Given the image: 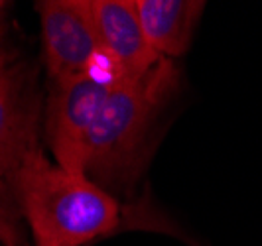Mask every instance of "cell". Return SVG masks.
<instances>
[{
    "label": "cell",
    "mask_w": 262,
    "mask_h": 246,
    "mask_svg": "<svg viewBox=\"0 0 262 246\" xmlns=\"http://www.w3.org/2000/svg\"><path fill=\"white\" fill-rule=\"evenodd\" d=\"M178 81L173 59H162L140 77H118L93 126L85 154V175L113 197L128 195L144 173L158 118Z\"/></svg>",
    "instance_id": "obj_1"
},
{
    "label": "cell",
    "mask_w": 262,
    "mask_h": 246,
    "mask_svg": "<svg viewBox=\"0 0 262 246\" xmlns=\"http://www.w3.org/2000/svg\"><path fill=\"white\" fill-rule=\"evenodd\" d=\"M10 185L34 246H83L120 220L117 197L87 175L57 166L41 146L24 160Z\"/></svg>",
    "instance_id": "obj_2"
},
{
    "label": "cell",
    "mask_w": 262,
    "mask_h": 246,
    "mask_svg": "<svg viewBox=\"0 0 262 246\" xmlns=\"http://www.w3.org/2000/svg\"><path fill=\"white\" fill-rule=\"evenodd\" d=\"M117 81L115 69L103 61L89 73L50 85L43 104V136L57 166L85 175L91 130Z\"/></svg>",
    "instance_id": "obj_3"
},
{
    "label": "cell",
    "mask_w": 262,
    "mask_h": 246,
    "mask_svg": "<svg viewBox=\"0 0 262 246\" xmlns=\"http://www.w3.org/2000/svg\"><path fill=\"white\" fill-rule=\"evenodd\" d=\"M41 61L50 83L89 73L106 61L89 0H39Z\"/></svg>",
    "instance_id": "obj_4"
},
{
    "label": "cell",
    "mask_w": 262,
    "mask_h": 246,
    "mask_svg": "<svg viewBox=\"0 0 262 246\" xmlns=\"http://www.w3.org/2000/svg\"><path fill=\"white\" fill-rule=\"evenodd\" d=\"M39 103L36 75L24 65L0 71V180L8 182L39 148Z\"/></svg>",
    "instance_id": "obj_5"
},
{
    "label": "cell",
    "mask_w": 262,
    "mask_h": 246,
    "mask_svg": "<svg viewBox=\"0 0 262 246\" xmlns=\"http://www.w3.org/2000/svg\"><path fill=\"white\" fill-rule=\"evenodd\" d=\"M89 10L103 57L120 79L140 77L164 59L150 48L134 0H89Z\"/></svg>",
    "instance_id": "obj_6"
},
{
    "label": "cell",
    "mask_w": 262,
    "mask_h": 246,
    "mask_svg": "<svg viewBox=\"0 0 262 246\" xmlns=\"http://www.w3.org/2000/svg\"><path fill=\"white\" fill-rule=\"evenodd\" d=\"M150 48L164 59L182 57L205 10L201 0H134Z\"/></svg>",
    "instance_id": "obj_7"
},
{
    "label": "cell",
    "mask_w": 262,
    "mask_h": 246,
    "mask_svg": "<svg viewBox=\"0 0 262 246\" xmlns=\"http://www.w3.org/2000/svg\"><path fill=\"white\" fill-rule=\"evenodd\" d=\"M22 213L12 191V185L0 180V244H24L26 236L22 229Z\"/></svg>",
    "instance_id": "obj_8"
},
{
    "label": "cell",
    "mask_w": 262,
    "mask_h": 246,
    "mask_svg": "<svg viewBox=\"0 0 262 246\" xmlns=\"http://www.w3.org/2000/svg\"><path fill=\"white\" fill-rule=\"evenodd\" d=\"M4 2H0V71H4L8 67L10 61V55L4 48Z\"/></svg>",
    "instance_id": "obj_9"
},
{
    "label": "cell",
    "mask_w": 262,
    "mask_h": 246,
    "mask_svg": "<svg viewBox=\"0 0 262 246\" xmlns=\"http://www.w3.org/2000/svg\"><path fill=\"white\" fill-rule=\"evenodd\" d=\"M0 246H4V244H0ZM14 246H28V242H24V244H14Z\"/></svg>",
    "instance_id": "obj_10"
}]
</instances>
